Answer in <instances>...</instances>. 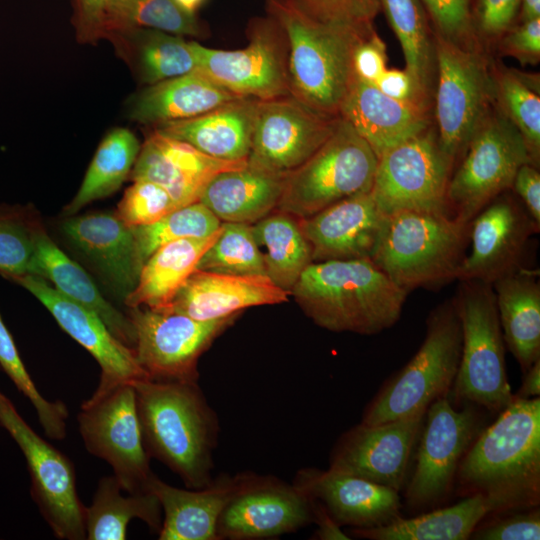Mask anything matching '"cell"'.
Instances as JSON below:
<instances>
[{
	"label": "cell",
	"instance_id": "obj_47",
	"mask_svg": "<svg viewBox=\"0 0 540 540\" xmlns=\"http://www.w3.org/2000/svg\"><path fill=\"white\" fill-rule=\"evenodd\" d=\"M312 18L350 30L362 37L373 31V22L381 11L380 0H292Z\"/></svg>",
	"mask_w": 540,
	"mask_h": 540
},
{
	"label": "cell",
	"instance_id": "obj_20",
	"mask_svg": "<svg viewBox=\"0 0 540 540\" xmlns=\"http://www.w3.org/2000/svg\"><path fill=\"white\" fill-rule=\"evenodd\" d=\"M7 279L33 294L59 326L98 362L100 381L91 397H99L123 383L149 379L134 349L117 339L94 311L65 297L42 276L24 274Z\"/></svg>",
	"mask_w": 540,
	"mask_h": 540
},
{
	"label": "cell",
	"instance_id": "obj_43",
	"mask_svg": "<svg viewBox=\"0 0 540 540\" xmlns=\"http://www.w3.org/2000/svg\"><path fill=\"white\" fill-rule=\"evenodd\" d=\"M221 221L200 201L176 208L159 221L132 227L142 263L162 245L178 239L205 238L216 233Z\"/></svg>",
	"mask_w": 540,
	"mask_h": 540
},
{
	"label": "cell",
	"instance_id": "obj_4",
	"mask_svg": "<svg viewBox=\"0 0 540 540\" xmlns=\"http://www.w3.org/2000/svg\"><path fill=\"white\" fill-rule=\"evenodd\" d=\"M265 8L287 38L290 95L316 111L339 116L355 77L354 49L366 37L318 21L292 0H266Z\"/></svg>",
	"mask_w": 540,
	"mask_h": 540
},
{
	"label": "cell",
	"instance_id": "obj_36",
	"mask_svg": "<svg viewBox=\"0 0 540 540\" xmlns=\"http://www.w3.org/2000/svg\"><path fill=\"white\" fill-rule=\"evenodd\" d=\"M220 231L221 227L209 237L178 239L159 247L142 265L138 283L124 298L125 304L153 310L166 307Z\"/></svg>",
	"mask_w": 540,
	"mask_h": 540
},
{
	"label": "cell",
	"instance_id": "obj_13",
	"mask_svg": "<svg viewBox=\"0 0 540 540\" xmlns=\"http://www.w3.org/2000/svg\"><path fill=\"white\" fill-rule=\"evenodd\" d=\"M248 44L235 50L209 48L192 41L198 69L231 93L256 100L290 95L288 42L270 15L252 18Z\"/></svg>",
	"mask_w": 540,
	"mask_h": 540
},
{
	"label": "cell",
	"instance_id": "obj_14",
	"mask_svg": "<svg viewBox=\"0 0 540 540\" xmlns=\"http://www.w3.org/2000/svg\"><path fill=\"white\" fill-rule=\"evenodd\" d=\"M0 427L16 442L26 460L31 495L42 516L59 539H86L85 506L76 486L73 463L41 438L0 392Z\"/></svg>",
	"mask_w": 540,
	"mask_h": 540
},
{
	"label": "cell",
	"instance_id": "obj_10",
	"mask_svg": "<svg viewBox=\"0 0 540 540\" xmlns=\"http://www.w3.org/2000/svg\"><path fill=\"white\" fill-rule=\"evenodd\" d=\"M525 163L532 164L521 134L495 106L452 172L447 190L450 215L470 223L487 204L512 188L516 172Z\"/></svg>",
	"mask_w": 540,
	"mask_h": 540
},
{
	"label": "cell",
	"instance_id": "obj_34",
	"mask_svg": "<svg viewBox=\"0 0 540 540\" xmlns=\"http://www.w3.org/2000/svg\"><path fill=\"white\" fill-rule=\"evenodd\" d=\"M107 39L134 76L147 85L198 69L192 41L183 36L150 28H130L115 31Z\"/></svg>",
	"mask_w": 540,
	"mask_h": 540
},
{
	"label": "cell",
	"instance_id": "obj_2",
	"mask_svg": "<svg viewBox=\"0 0 540 540\" xmlns=\"http://www.w3.org/2000/svg\"><path fill=\"white\" fill-rule=\"evenodd\" d=\"M408 291L371 259L312 262L290 291L317 326L375 335L400 319Z\"/></svg>",
	"mask_w": 540,
	"mask_h": 540
},
{
	"label": "cell",
	"instance_id": "obj_52",
	"mask_svg": "<svg viewBox=\"0 0 540 540\" xmlns=\"http://www.w3.org/2000/svg\"><path fill=\"white\" fill-rule=\"evenodd\" d=\"M520 5L521 0H479L473 16L478 37L500 38L510 29Z\"/></svg>",
	"mask_w": 540,
	"mask_h": 540
},
{
	"label": "cell",
	"instance_id": "obj_45",
	"mask_svg": "<svg viewBox=\"0 0 540 540\" xmlns=\"http://www.w3.org/2000/svg\"><path fill=\"white\" fill-rule=\"evenodd\" d=\"M0 369L33 405L45 434L55 440L66 436L68 410L61 401L46 400L36 388L0 314Z\"/></svg>",
	"mask_w": 540,
	"mask_h": 540
},
{
	"label": "cell",
	"instance_id": "obj_53",
	"mask_svg": "<svg viewBox=\"0 0 540 540\" xmlns=\"http://www.w3.org/2000/svg\"><path fill=\"white\" fill-rule=\"evenodd\" d=\"M500 51L521 64L535 65L540 60V18L522 22L501 37Z\"/></svg>",
	"mask_w": 540,
	"mask_h": 540
},
{
	"label": "cell",
	"instance_id": "obj_12",
	"mask_svg": "<svg viewBox=\"0 0 540 540\" xmlns=\"http://www.w3.org/2000/svg\"><path fill=\"white\" fill-rule=\"evenodd\" d=\"M476 406L453 407L448 395L427 408L417 440L414 469L405 488V502L412 509L435 506L446 498L466 451L480 432Z\"/></svg>",
	"mask_w": 540,
	"mask_h": 540
},
{
	"label": "cell",
	"instance_id": "obj_3",
	"mask_svg": "<svg viewBox=\"0 0 540 540\" xmlns=\"http://www.w3.org/2000/svg\"><path fill=\"white\" fill-rule=\"evenodd\" d=\"M144 447L176 473L189 489L213 481L217 417L198 383L133 382Z\"/></svg>",
	"mask_w": 540,
	"mask_h": 540
},
{
	"label": "cell",
	"instance_id": "obj_7",
	"mask_svg": "<svg viewBox=\"0 0 540 540\" xmlns=\"http://www.w3.org/2000/svg\"><path fill=\"white\" fill-rule=\"evenodd\" d=\"M453 301L461 322L462 348L450 392L458 402L499 413L514 394L492 285L462 280Z\"/></svg>",
	"mask_w": 540,
	"mask_h": 540
},
{
	"label": "cell",
	"instance_id": "obj_17",
	"mask_svg": "<svg viewBox=\"0 0 540 540\" xmlns=\"http://www.w3.org/2000/svg\"><path fill=\"white\" fill-rule=\"evenodd\" d=\"M339 118L316 111L291 95L258 101L247 162L286 176L318 150Z\"/></svg>",
	"mask_w": 540,
	"mask_h": 540
},
{
	"label": "cell",
	"instance_id": "obj_11",
	"mask_svg": "<svg viewBox=\"0 0 540 540\" xmlns=\"http://www.w3.org/2000/svg\"><path fill=\"white\" fill-rule=\"evenodd\" d=\"M454 165L431 126L378 158L370 193L386 216L402 211L450 214L447 190Z\"/></svg>",
	"mask_w": 540,
	"mask_h": 540
},
{
	"label": "cell",
	"instance_id": "obj_54",
	"mask_svg": "<svg viewBox=\"0 0 540 540\" xmlns=\"http://www.w3.org/2000/svg\"><path fill=\"white\" fill-rule=\"evenodd\" d=\"M352 62L355 76L372 84L385 71L386 46L375 30L356 45Z\"/></svg>",
	"mask_w": 540,
	"mask_h": 540
},
{
	"label": "cell",
	"instance_id": "obj_16",
	"mask_svg": "<svg viewBox=\"0 0 540 540\" xmlns=\"http://www.w3.org/2000/svg\"><path fill=\"white\" fill-rule=\"evenodd\" d=\"M239 314L198 321L177 313L131 308L136 359L150 380L198 383L200 356Z\"/></svg>",
	"mask_w": 540,
	"mask_h": 540
},
{
	"label": "cell",
	"instance_id": "obj_58",
	"mask_svg": "<svg viewBox=\"0 0 540 540\" xmlns=\"http://www.w3.org/2000/svg\"><path fill=\"white\" fill-rule=\"evenodd\" d=\"M524 374L522 385L514 394L516 398H533L540 394V359L537 360Z\"/></svg>",
	"mask_w": 540,
	"mask_h": 540
},
{
	"label": "cell",
	"instance_id": "obj_35",
	"mask_svg": "<svg viewBox=\"0 0 540 540\" xmlns=\"http://www.w3.org/2000/svg\"><path fill=\"white\" fill-rule=\"evenodd\" d=\"M500 513L487 496L475 493L460 502L399 519L379 527L353 528L351 535L370 540H466L490 513Z\"/></svg>",
	"mask_w": 540,
	"mask_h": 540
},
{
	"label": "cell",
	"instance_id": "obj_44",
	"mask_svg": "<svg viewBox=\"0 0 540 540\" xmlns=\"http://www.w3.org/2000/svg\"><path fill=\"white\" fill-rule=\"evenodd\" d=\"M196 269L230 275H265L252 226L222 222L218 237L203 254Z\"/></svg>",
	"mask_w": 540,
	"mask_h": 540
},
{
	"label": "cell",
	"instance_id": "obj_21",
	"mask_svg": "<svg viewBox=\"0 0 540 540\" xmlns=\"http://www.w3.org/2000/svg\"><path fill=\"white\" fill-rule=\"evenodd\" d=\"M539 227L522 203L500 194L470 221L471 251L465 255L456 279L492 284L523 266L528 240Z\"/></svg>",
	"mask_w": 540,
	"mask_h": 540
},
{
	"label": "cell",
	"instance_id": "obj_37",
	"mask_svg": "<svg viewBox=\"0 0 540 540\" xmlns=\"http://www.w3.org/2000/svg\"><path fill=\"white\" fill-rule=\"evenodd\" d=\"M251 226L265 275L290 294L303 271L312 263L311 248L299 219L274 210Z\"/></svg>",
	"mask_w": 540,
	"mask_h": 540
},
{
	"label": "cell",
	"instance_id": "obj_5",
	"mask_svg": "<svg viewBox=\"0 0 540 540\" xmlns=\"http://www.w3.org/2000/svg\"><path fill=\"white\" fill-rule=\"evenodd\" d=\"M470 223L450 214L402 211L386 217L371 260L408 292L457 278Z\"/></svg>",
	"mask_w": 540,
	"mask_h": 540
},
{
	"label": "cell",
	"instance_id": "obj_41",
	"mask_svg": "<svg viewBox=\"0 0 540 540\" xmlns=\"http://www.w3.org/2000/svg\"><path fill=\"white\" fill-rule=\"evenodd\" d=\"M491 70L495 106L519 131L532 164L539 167V76L496 63Z\"/></svg>",
	"mask_w": 540,
	"mask_h": 540
},
{
	"label": "cell",
	"instance_id": "obj_29",
	"mask_svg": "<svg viewBox=\"0 0 540 540\" xmlns=\"http://www.w3.org/2000/svg\"><path fill=\"white\" fill-rule=\"evenodd\" d=\"M237 96L200 69L148 85L127 103L128 117L145 125L190 119L207 113Z\"/></svg>",
	"mask_w": 540,
	"mask_h": 540
},
{
	"label": "cell",
	"instance_id": "obj_19",
	"mask_svg": "<svg viewBox=\"0 0 540 540\" xmlns=\"http://www.w3.org/2000/svg\"><path fill=\"white\" fill-rule=\"evenodd\" d=\"M425 413L367 425L360 423L335 444L329 469L400 491L406 484Z\"/></svg>",
	"mask_w": 540,
	"mask_h": 540
},
{
	"label": "cell",
	"instance_id": "obj_6",
	"mask_svg": "<svg viewBox=\"0 0 540 540\" xmlns=\"http://www.w3.org/2000/svg\"><path fill=\"white\" fill-rule=\"evenodd\" d=\"M426 328L418 351L379 390L361 423L375 425L425 413L433 401L449 394L462 348L461 322L453 298L430 312Z\"/></svg>",
	"mask_w": 540,
	"mask_h": 540
},
{
	"label": "cell",
	"instance_id": "obj_38",
	"mask_svg": "<svg viewBox=\"0 0 540 540\" xmlns=\"http://www.w3.org/2000/svg\"><path fill=\"white\" fill-rule=\"evenodd\" d=\"M121 491L114 475L99 480L91 505L85 507L86 539H126L127 526L135 518L159 532L163 518L157 496L151 491L123 496Z\"/></svg>",
	"mask_w": 540,
	"mask_h": 540
},
{
	"label": "cell",
	"instance_id": "obj_33",
	"mask_svg": "<svg viewBox=\"0 0 540 540\" xmlns=\"http://www.w3.org/2000/svg\"><path fill=\"white\" fill-rule=\"evenodd\" d=\"M32 274L50 280L65 297L94 311L117 339L134 348L136 334L130 317L102 296L84 269L54 243L39 221L34 232Z\"/></svg>",
	"mask_w": 540,
	"mask_h": 540
},
{
	"label": "cell",
	"instance_id": "obj_8",
	"mask_svg": "<svg viewBox=\"0 0 540 540\" xmlns=\"http://www.w3.org/2000/svg\"><path fill=\"white\" fill-rule=\"evenodd\" d=\"M378 157L341 117L328 139L285 176L276 210L298 219L360 193L371 191Z\"/></svg>",
	"mask_w": 540,
	"mask_h": 540
},
{
	"label": "cell",
	"instance_id": "obj_32",
	"mask_svg": "<svg viewBox=\"0 0 540 540\" xmlns=\"http://www.w3.org/2000/svg\"><path fill=\"white\" fill-rule=\"evenodd\" d=\"M491 285L504 343L525 373L540 359L539 270L521 266Z\"/></svg>",
	"mask_w": 540,
	"mask_h": 540
},
{
	"label": "cell",
	"instance_id": "obj_31",
	"mask_svg": "<svg viewBox=\"0 0 540 540\" xmlns=\"http://www.w3.org/2000/svg\"><path fill=\"white\" fill-rule=\"evenodd\" d=\"M284 175L250 165L216 174L199 200L221 222L254 224L277 209Z\"/></svg>",
	"mask_w": 540,
	"mask_h": 540
},
{
	"label": "cell",
	"instance_id": "obj_22",
	"mask_svg": "<svg viewBox=\"0 0 540 540\" xmlns=\"http://www.w3.org/2000/svg\"><path fill=\"white\" fill-rule=\"evenodd\" d=\"M293 484L319 502L340 526L373 528L402 517L398 491L360 477L306 468L298 471Z\"/></svg>",
	"mask_w": 540,
	"mask_h": 540
},
{
	"label": "cell",
	"instance_id": "obj_57",
	"mask_svg": "<svg viewBox=\"0 0 540 540\" xmlns=\"http://www.w3.org/2000/svg\"><path fill=\"white\" fill-rule=\"evenodd\" d=\"M312 500V499H311ZM313 502V522L318 526L314 536L322 540L350 539L342 530L341 526L329 515L325 508L317 501Z\"/></svg>",
	"mask_w": 540,
	"mask_h": 540
},
{
	"label": "cell",
	"instance_id": "obj_59",
	"mask_svg": "<svg viewBox=\"0 0 540 540\" xmlns=\"http://www.w3.org/2000/svg\"><path fill=\"white\" fill-rule=\"evenodd\" d=\"M521 21L540 18V0H521Z\"/></svg>",
	"mask_w": 540,
	"mask_h": 540
},
{
	"label": "cell",
	"instance_id": "obj_40",
	"mask_svg": "<svg viewBox=\"0 0 540 540\" xmlns=\"http://www.w3.org/2000/svg\"><path fill=\"white\" fill-rule=\"evenodd\" d=\"M136 136L126 128L111 130L101 141L72 201L64 214L72 216L95 200L111 195L130 175L140 151Z\"/></svg>",
	"mask_w": 540,
	"mask_h": 540
},
{
	"label": "cell",
	"instance_id": "obj_51",
	"mask_svg": "<svg viewBox=\"0 0 540 540\" xmlns=\"http://www.w3.org/2000/svg\"><path fill=\"white\" fill-rule=\"evenodd\" d=\"M115 0H73L72 22L82 43L106 39L108 20Z\"/></svg>",
	"mask_w": 540,
	"mask_h": 540
},
{
	"label": "cell",
	"instance_id": "obj_28",
	"mask_svg": "<svg viewBox=\"0 0 540 540\" xmlns=\"http://www.w3.org/2000/svg\"><path fill=\"white\" fill-rule=\"evenodd\" d=\"M62 231L124 297L136 287L142 263L132 227L116 215L95 213L68 218Z\"/></svg>",
	"mask_w": 540,
	"mask_h": 540
},
{
	"label": "cell",
	"instance_id": "obj_55",
	"mask_svg": "<svg viewBox=\"0 0 540 540\" xmlns=\"http://www.w3.org/2000/svg\"><path fill=\"white\" fill-rule=\"evenodd\" d=\"M512 188L534 222L540 226V173L531 163L523 164L515 174Z\"/></svg>",
	"mask_w": 540,
	"mask_h": 540
},
{
	"label": "cell",
	"instance_id": "obj_46",
	"mask_svg": "<svg viewBox=\"0 0 540 540\" xmlns=\"http://www.w3.org/2000/svg\"><path fill=\"white\" fill-rule=\"evenodd\" d=\"M37 222L25 209L0 207V275L4 278L33 273Z\"/></svg>",
	"mask_w": 540,
	"mask_h": 540
},
{
	"label": "cell",
	"instance_id": "obj_9",
	"mask_svg": "<svg viewBox=\"0 0 540 540\" xmlns=\"http://www.w3.org/2000/svg\"><path fill=\"white\" fill-rule=\"evenodd\" d=\"M434 116L439 144L454 161L495 107L491 65L481 50H466L433 33Z\"/></svg>",
	"mask_w": 540,
	"mask_h": 540
},
{
	"label": "cell",
	"instance_id": "obj_30",
	"mask_svg": "<svg viewBox=\"0 0 540 540\" xmlns=\"http://www.w3.org/2000/svg\"><path fill=\"white\" fill-rule=\"evenodd\" d=\"M258 101L239 98L197 117L156 125L153 130L216 159L247 160Z\"/></svg>",
	"mask_w": 540,
	"mask_h": 540
},
{
	"label": "cell",
	"instance_id": "obj_56",
	"mask_svg": "<svg viewBox=\"0 0 540 540\" xmlns=\"http://www.w3.org/2000/svg\"><path fill=\"white\" fill-rule=\"evenodd\" d=\"M374 85L381 92L392 98L398 100H413L432 107V105H429L420 99L414 82L405 69L386 68Z\"/></svg>",
	"mask_w": 540,
	"mask_h": 540
},
{
	"label": "cell",
	"instance_id": "obj_23",
	"mask_svg": "<svg viewBox=\"0 0 540 540\" xmlns=\"http://www.w3.org/2000/svg\"><path fill=\"white\" fill-rule=\"evenodd\" d=\"M386 217L367 192L338 201L299 223L312 262L371 259Z\"/></svg>",
	"mask_w": 540,
	"mask_h": 540
},
{
	"label": "cell",
	"instance_id": "obj_50",
	"mask_svg": "<svg viewBox=\"0 0 540 540\" xmlns=\"http://www.w3.org/2000/svg\"><path fill=\"white\" fill-rule=\"evenodd\" d=\"M469 539L475 540H539L540 511L536 507L520 509L479 525Z\"/></svg>",
	"mask_w": 540,
	"mask_h": 540
},
{
	"label": "cell",
	"instance_id": "obj_24",
	"mask_svg": "<svg viewBox=\"0 0 540 540\" xmlns=\"http://www.w3.org/2000/svg\"><path fill=\"white\" fill-rule=\"evenodd\" d=\"M289 296L266 275H230L195 269L170 303L156 311L212 321L239 314L249 307L288 302Z\"/></svg>",
	"mask_w": 540,
	"mask_h": 540
},
{
	"label": "cell",
	"instance_id": "obj_18",
	"mask_svg": "<svg viewBox=\"0 0 540 540\" xmlns=\"http://www.w3.org/2000/svg\"><path fill=\"white\" fill-rule=\"evenodd\" d=\"M313 518L312 500L293 483L244 473L219 517L216 533L218 540L267 539L294 532Z\"/></svg>",
	"mask_w": 540,
	"mask_h": 540
},
{
	"label": "cell",
	"instance_id": "obj_26",
	"mask_svg": "<svg viewBox=\"0 0 540 540\" xmlns=\"http://www.w3.org/2000/svg\"><path fill=\"white\" fill-rule=\"evenodd\" d=\"M431 106L398 100L374 84L354 77L339 116L369 144L379 158L392 147L432 126Z\"/></svg>",
	"mask_w": 540,
	"mask_h": 540
},
{
	"label": "cell",
	"instance_id": "obj_42",
	"mask_svg": "<svg viewBox=\"0 0 540 540\" xmlns=\"http://www.w3.org/2000/svg\"><path fill=\"white\" fill-rule=\"evenodd\" d=\"M130 28L156 29L183 37L204 38L209 34L208 27L197 15L185 12L174 0H115L107 37Z\"/></svg>",
	"mask_w": 540,
	"mask_h": 540
},
{
	"label": "cell",
	"instance_id": "obj_60",
	"mask_svg": "<svg viewBox=\"0 0 540 540\" xmlns=\"http://www.w3.org/2000/svg\"><path fill=\"white\" fill-rule=\"evenodd\" d=\"M174 2L185 12L197 15L198 10L205 4L206 0H174Z\"/></svg>",
	"mask_w": 540,
	"mask_h": 540
},
{
	"label": "cell",
	"instance_id": "obj_39",
	"mask_svg": "<svg viewBox=\"0 0 540 540\" xmlns=\"http://www.w3.org/2000/svg\"><path fill=\"white\" fill-rule=\"evenodd\" d=\"M380 4L401 44L405 70L418 96L432 105L436 75L434 36L421 0H380Z\"/></svg>",
	"mask_w": 540,
	"mask_h": 540
},
{
	"label": "cell",
	"instance_id": "obj_48",
	"mask_svg": "<svg viewBox=\"0 0 540 540\" xmlns=\"http://www.w3.org/2000/svg\"><path fill=\"white\" fill-rule=\"evenodd\" d=\"M118 203L115 215L130 227L151 225L179 208L169 192L157 183L136 180Z\"/></svg>",
	"mask_w": 540,
	"mask_h": 540
},
{
	"label": "cell",
	"instance_id": "obj_15",
	"mask_svg": "<svg viewBox=\"0 0 540 540\" xmlns=\"http://www.w3.org/2000/svg\"><path fill=\"white\" fill-rule=\"evenodd\" d=\"M78 423L86 449L111 465L123 491H150L154 474L143 443L133 383L83 402Z\"/></svg>",
	"mask_w": 540,
	"mask_h": 540
},
{
	"label": "cell",
	"instance_id": "obj_25",
	"mask_svg": "<svg viewBox=\"0 0 540 540\" xmlns=\"http://www.w3.org/2000/svg\"><path fill=\"white\" fill-rule=\"evenodd\" d=\"M246 163L247 160L213 158L186 142L152 130L140 147L129 177L159 184L182 207L198 201L203 188L216 174Z\"/></svg>",
	"mask_w": 540,
	"mask_h": 540
},
{
	"label": "cell",
	"instance_id": "obj_49",
	"mask_svg": "<svg viewBox=\"0 0 540 540\" xmlns=\"http://www.w3.org/2000/svg\"><path fill=\"white\" fill-rule=\"evenodd\" d=\"M433 33L466 50H481L470 0H421Z\"/></svg>",
	"mask_w": 540,
	"mask_h": 540
},
{
	"label": "cell",
	"instance_id": "obj_27",
	"mask_svg": "<svg viewBox=\"0 0 540 540\" xmlns=\"http://www.w3.org/2000/svg\"><path fill=\"white\" fill-rule=\"evenodd\" d=\"M243 474L221 475L200 489L171 486L155 474L150 480L164 518L160 540H218L217 523L228 501L241 485Z\"/></svg>",
	"mask_w": 540,
	"mask_h": 540
},
{
	"label": "cell",
	"instance_id": "obj_1",
	"mask_svg": "<svg viewBox=\"0 0 540 540\" xmlns=\"http://www.w3.org/2000/svg\"><path fill=\"white\" fill-rule=\"evenodd\" d=\"M461 491L493 500L500 513L540 500V398H516L481 430L460 461Z\"/></svg>",
	"mask_w": 540,
	"mask_h": 540
}]
</instances>
